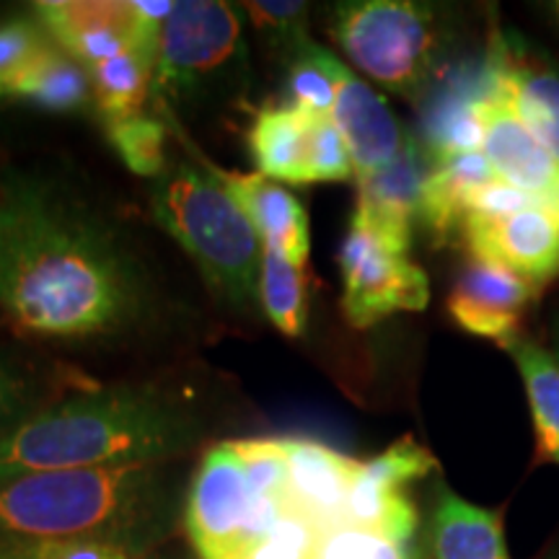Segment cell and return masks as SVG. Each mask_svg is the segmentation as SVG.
<instances>
[{"label": "cell", "mask_w": 559, "mask_h": 559, "mask_svg": "<svg viewBox=\"0 0 559 559\" xmlns=\"http://www.w3.org/2000/svg\"><path fill=\"white\" fill-rule=\"evenodd\" d=\"M313 559H409V547L381 531L342 523V526L321 531Z\"/></svg>", "instance_id": "cell-33"}, {"label": "cell", "mask_w": 559, "mask_h": 559, "mask_svg": "<svg viewBox=\"0 0 559 559\" xmlns=\"http://www.w3.org/2000/svg\"><path fill=\"white\" fill-rule=\"evenodd\" d=\"M534 205H539V202L531 200L526 192L515 190L513 185H508V181H502L498 177L495 181H489V185L481 187L477 194H474L466 221L469 218L500 221V218H508V215H515V213H521V210H528Z\"/></svg>", "instance_id": "cell-37"}, {"label": "cell", "mask_w": 559, "mask_h": 559, "mask_svg": "<svg viewBox=\"0 0 559 559\" xmlns=\"http://www.w3.org/2000/svg\"><path fill=\"white\" fill-rule=\"evenodd\" d=\"M104 130H107L111 148L117 151V156L132 174L158 179L166 171V166H169V158H166L169 132L158 117L138 111V115L122 117V120L104 122Z\"/></svg>", "instance_id": "cell-27"}, {"label": "cell", "mask_w": 559, "mask_h": 559, "mask_svg": "<svg viewBox=\"0 0 559 559\" xmlns=\"http://www.w3.org/2000/svg\"><path fill=\"white\" fill-rule=\"evenodd\" d=\"M436 160L425 151L417 135H409L400 156L376 171L373 177L358 181V202L353 218L366 223L394 243V247H412V228L419 221L423 190Z\"/></svg>", "instance_id": "cell-13"}, {"label": "cell", "mask_w": 559, "mask_h": 559, "mask_svg": "<svg viewBox=\"0 0 559 559\" xmlns=\"http://www.w3.org/2000/svg\"><path fill=\"white\" fill-rule=\"evenodd\" d=\"M551 342H555V355L559 358V313H555V321H551Z\"/></svg>", "instance_id": "cell-38"}, {"label": "cell", "mask_w": 559, "mask_h": 559, "mask_svg": "<svg viewBox=\"0 0 559 559\" xmlns=\"http://www.w3.org/2000/svg\"><path fill=\"white\" fill-rule=\"evenodd\" d=\"M557 9H559V5H557Z\"/></svg>", "instance_id": "cell-39"}, {"label": "cell", "mask_w": 559, "mask_h": 559, "mask_svg": "<svg viewBox=\"0 0 559 559\" xmlns=\"http://www.w3.org/2000/svg\"><path fill=\"white\" fill-rule=\"evenodd\" d=\"M34 16L60 50H66L88 70L124 52L128 47H140L158 58V45H153L140 29L132 3L47 0V3H34Z\"/></svg>", "instance_id": "cell-10"}, {"label": "cell", "mask_w": 559, "mask_h": 559, "mask_svg": "<svg viewBox=\"0 0 559 559\" xmlns=\"http://www.w3.org/2000/svg\"><path fill=\"white\" fill-rule=\"evenodd\" d=\"M542 296V285L515 275L500 264L477 260L461 270L449 296V313L461 330L495 340L500 345L521 332L523 313Z\"/></svg>", "instance_id": "cell-14"}, {"label": "cell", "mask_w": 559, "mask_h": 559, "mask_svg": "<svg viewBox=\"0 0 559 559\" xmlns=\"http://www.w3.org/2000/svg\"><path fill=\"white\" fill-rule=\"evenodd\" d=\"M143 309V272L107 223L50 181L0 179V311L19 330L104 337Z\"/></svg>", "instance_id": "cell-1"}, {"label": "cell", "mask_w": 559, "mask_h": 559, "mask_svg": "<svg viewBox=\"0 0 559 559\" xmlns=\"http://www.w3.org/2000/svg\"><path fill=\"white\" fill-rule=\"evenodd\" d=\"M309 117L311 111L293 107V104L262 109L254 117L247 145L262 177L275 179L280 185H309V177H306Z\"/></svg>", "instance_id": "cell-21"}, {"label": "cell", "mask_w": 559, "mask_h": 559, "mask_svg": "<svg viewBox=\"0 0 559 559\" xmlns=\"http://www.w3.org/2000/svg\"><path fill=\"white\" fill-rule=\"evenodd\" d=\"M0 559H140V549L102 539H0Z\"/></svg>", "instance_id": "cell-31"}, {"label": "cell", "mask_w": 559, "mask_h": 559, "mask_svg": "<svg viewBox=\"0 0 559 559\" xmlns=\"http://www.w3.org/2000/svg\"><path fill=\"white\" fill-rule=\"evenodd\" d=\"M288 510L264 500L230 443L202 453L187 492L185 523L200 559H249Z\"/></svg>", "instance_id": "cell-6"}, {"label": "cell", "mask_w": 559, "mask_h": 559, "mask_svg": "<svg viewBox=\"0 0 559 559\" xmlns=\"http://www.w3.org/2000/svg\"><path fill=\"white\" fill-rule=\"evenodd\" d=\"M230 449L241 459L251 487L264 500L275 502L283 510H293L288 498V453L283 438L230 440Z\"/></svg>", "instance_id": "cell-28"}, {"label": "cell", "mask_w": 559, "mask_h": 559, "mask_svg": "<svg viewBox=\"0 0 559 559\" xmlns=\"http://www.w3.org/2000/svg\"><path fill=\"white\" fill-rule=\"evenodd\" d=\"M160 500L158 464L16 474L0 479V539H102L140 549Z\"/></svg>", "instance_id": "cell-3"}, {"label": "cell", "mask_w": 559, "mask_h": 559, "mask_svg": "<svg viewBox=\"0 0 559 559\" xmlns=\"http://www.w3.org/2000/svg\"><path fill=\"white\" fill-rule=\"evenodd\" d=\"M340 62L337 55L324 50L313 39L300 41L288 55V94L293 107L332 115Z\"/></svg>", "instance_id": "cell-26"}, {"label": "cell", "mask_w": 559, "mask_h": 559, "mask_svg": "<svg viewBox=\"0 0 559 559\" xmlns=\"http://www.w3.org/2000/svg\"><path fill=\"white\" fill-rule=\"evenodd\" d=\"M487 58L495 91L559 160V68L519 34H495Z\"/></svg>", "instance_id": "cell-11"}, {"label": "cell", "mask_w": 559, "mask_h": 559, "mask_svg": "<svg viewBox=\"0 0 559 559\" xmlns=\"http://www.w3.org/2000/svg\"><path fill=\"white\" fill-rule=\"evenodd\" d=\"M153 218L198 264L215 296L247 311L257 300L264 243L213 169L169 160L151 190Z\"/></svg>", "instance_id": "cell-4"}, {"label": "cell", "mask_w": 559, "mask_h": 559, "mask_svg": "<svg viewBox=\"0 0 559 559\" xmlns=\"http://www.w3.org/2000/svg\"><path fill=\"white\" fill-rule=\"evenodd\" d=\"M481 153L502 181L526 192L559 218V160L531 135L498 91L485 109Z\"/></svg>", "instance_id": "cell-15"}, {"label": "cell", "mask_w": 559, "mask_h": 559, "mask_svg": "<svg viewBox=\"0 0 559 559\" xmlns=\"http://www.w3.org/2000/svg\"><path fill=\"white\" fill-rule=\"evenodd\" d=\"M243 11L251 19V26L272 47H280L290 55L306 34V3H243Z\"/></svg>", "instance_id": "cell-34"}, {"label": "cell", "mask_w": 559, "mask_h": 559, "mask_svg": "<svg viewBox=\"0 0 559 559\" xmlns=\"http://www.w3.org/2000/svg\"><path fill=\"white\" fill-rule=\"evenodd\" d=\"M321 539V528L306 515L288 510L275 521L260 547L249 559H313Z\"/></svg>", "instance_id": "cell-35"}, {"label": "cell", "mask_w": 559, "mask_h": 559, "mask_svg": "<svg viewBox=\"0 0 559 559\" xmlns=\"http://www.w3.org/2000/svg\"><path fill=\"white\" fill-rule=\"evenodd\" d=\"M340 272L342 311L358 330L400 311H423L430 300L428 275L409 260V251L355 218L342 241Z\"/></svg>", "instance_id": "cell-8"}, {"label": "cell", "mask_w": 559, "mask_h": 559, "mask_svg": "<svg viewBox=\"0 0 559 559\" xmlns=\"http://www.w3.org/2000/svg\"><path fill=\"white\" fill-rule=\"evenodd\" d=\"M500 347L521 370L539 461L559 464V358L523 332L510 334L500 342Z\"/></svg>", "instance_id": "cell-22"}, {"label": "cell", "mask_w": 559, "mask_h": 559, "mask_svg": "<svg viewBox=\"0 0 559 559\" xmlns=\"http://www.w3.org/2000/svg\"><path fill=\"white\" fill-rule=\"evenodd\" d=\"M436 466V456L425 445H419L415 438H402L379 456L360 464V477L391 492H407L409 485L428 477Z\"/></svg>", "instance_id": "cell-30"}, {"label": "cell", "mask_w": 559, "mask_h": 559, "mask_svg": "<svg viewBox=\"0 0 559 559\" xmlns=\"http://www.w3.org/2000/svg\"><path fill=\"white\" fill-rule=\"evenodd\" d=\"M94 83V107L102 122L122 120V117L143 111V104L153 88L156 58L140 47L115 55L88 70Z\"/></svg>", "instance_id": "cell-24"}, {"label": "cell", "mask_w": 559, "mask_h": 559, "mask_svg": "<svg viewBox=\"0 0 559 559\" xmlns=\"http://www.w3.org/2000/svg\"><path fill=\"white\" fill-rule=\"evenodd\" d=\"M498 179L485 153H461L432 166L423 190L419 223L438 241L449 239L453 230L464 228L469 205L481 187Z\"/></svg>", "instance_id": "cell-20"}, {"label": "cell", "mask_w": 559, "mask_h": 559, "mask_svg": "<svg viewBox=\"0 0 559 559\" xmlns=\"http://www.w3.org/2000/svg\"><path fill=\"white\" fill-rule=\"evenodd\" d=\"M39 389L24 368L0 353V436L19 428L34 412H39Z\"/></svg>", "instance_id": "cell-36"}, {"label": "cell", "mask_w": 559, "mask_h": 559, "mask_svg": "<svg viewBox=\"0 0 559 559\" xmlns=\"http://www.w3.org/2000/svg\"><path fill=\"white\" fill-rule=\"evenodd\" d=\"M306 177H309V185H317V181H347L349 177H355L353 156H349L345 138L334 124L332 115L311 111Z\"/></svg>", "instance_id": "cell-32"}, {"label": "cell", "mask_w": 559, "mask_h": 559, "mask_svg": "<svg viewBox=\"0 0 559 559\" xmlns=\"http://www.w3.org/2000/svg\"><path fill=\"white\" fill-rule=\"evenodd\" d=\"M283 445L288 453L290 508L321 531L342 526L360 461L311 438H283Z\"/></svg>", "instance_id": "cell-17"}, {"label": "cell", "mask_w": 559, "mask_h": 559, "mask_svg": "<svg viewBox=\"0 0 559 559\" xmlns=\"http://www.w3.org/2000/svg\"><path fill=\"white\" fill-rule=\"evenodd\" d=\"M213 174L249 215L264 247L306 267L311 251V230L309 215L296 194L262 174H234L221 169H213Z\"/></svg>", "instance_id": "cell-18"}, {"label": "cell", "mask_w": 559, "mask_h": 559, "mask_svg": "<svg viewBox=\"0 0 559 559\" xmlns=\"http://www.w3.org/2000/svg\"><path fill=\"white\" fill-rule=\"evenodd\" d=\"M495 96V70L485 55L464 62L428 94L419 117V143L430 158L445 160L479 153L485 140V109Z\"/></svg>", "instance_id": "cell-9"}, {"label": "cell", "mask_w": 559, "mask_h": 559, "mask_svg": "<svg viewBox=\"0 0 559 559\" xmlns=\"http://www.w3.org/2000/svg\"><path fill=\"white\" fill-rule=\"evenodd\" d=\"M477 260L500 264L536 285L559 277V218L534 205L500 221L469 218L461 228Z\"/></svg>", "instance_id": "cell-12"}, {"label": "cell", "mask_w": 559, "mask_h": 559, "mask_svg": "<svg viewBox=\"0 0 559 559\" xmlns=\"http://www.w3.org/2000/svg\"><path fill=\"white\" fill-rule=\"evenodd\" d=\"M304 270L288 257L264 247L257 298L272 326L290 340L300 337L309 321V283Z\"/></svg>", "instance_id": "cell-25"}, {"label": "cell", "mask_w": 559, "mask_h": 559, "mask_svg": "<svg viewBox=\"0 0 559 559\" xmlns=\"http://www.w3.org/2000/svg\"><path fill=\"white\" fill-rule=\"evenodd\" d=\"M243 32L234 5L185 0L174 5L158 39L153 88L156 99L187 102L241 66Z\"/></svg>", "instance_id": "cell-7"}, {"label": "cell", "mask_w": 559, "mask_h": 559, "mask_svg": "<svg viewBox=\"0 0 559 559\" xmlns=\"http://www.w3.org/2000/svg\"><path fill=\"white\" fill-rule=\"evenodd\" d=\"M332 120L345 138L358 181L373 177L376 171L389 166L400 156L409 138L386 99L376 94L345 62H340L337 68V96H334Z\"/></svg>", "instance_id": "cell-16"}, {"label": "cell", "mask_w": 559, "mask_h": 559, "mask_svg": "<svg viewBox=\"0 0 559 559\" xmlns=\"http://www.w3.org/2000/svg\"><path fill=\"white\" fill-rule=\"evenodd\" d=\"M5 99H16L47 115H81L94 104V83L86 66L58 45L11 83Z\"/></svg>", "instance_id": "cell-23"}, {"label": "cell", "mask_w": 559, "mask_h": 559, "mask_svg": "<svg viewBox=\"0 0 559 559\" xmlns=\"http://www.w3.org/2000/svg\"><path fill=\"white\" fill-rule=\"evenodd\" d=\"M200 436L185 404L153 386L81 391L0 436V479L29 472L160 464Z\"/></svg>", "instance_id": "cell-2"}, {"label": "cell", "mask_w": 559, "mask_h": 559, "mask_svg": "<svg viewBox=\"0 0 559 559\" xmlns=\"http://www.w3.org/2000/svg\"><path fill=\"white\" fill-rule=\"evenodd\" d=\"M55 47L50 34L37 16H16L0 21V99L11 83L21 79L39 58Z\"/></svg>", "instance_id": "cell-29"}, {"label": "cell", "mask_w": 559, "mask_h": 559, "mask_svg": "<svg viewBox=\"0 0 559 559\" xmlns=\"http://www.w3.org/2000/svg\"><path fill=\"white\" fill-rule=\"evenodd\" d=\"M432 559H510L500 510H487L438 487L430 521Z\"/></svg>", "instance_id": "cell-19"}, {"label": "cell", "mask_w": 559, "mask_h": 559, "mask_svg": "<svg viewBox=\"0 0 559 559\" xmlns=\"http://www.w3.org/2000/svg\"><path fill=\"white\" fill-rule=\"evenodd\" d=\"M332 37L370 81L402 96H415L425 86L438 50L432 11L409 0L340 3Z\"/></svg>", "instance_id": "cell-5"}]
</instances>
